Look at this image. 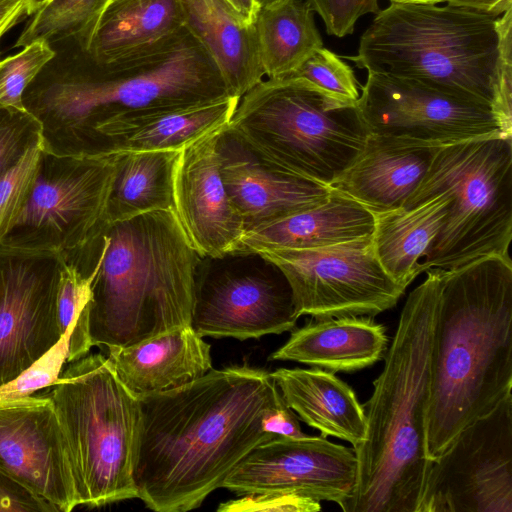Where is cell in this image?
Wrapping results in <instances>:
<instances>
[{
  "instance_id": "18",
  "label": "cell",
  "mask_w": 512,
  "mask_h": 512,
  "mask_svg": "<svg viewBox=\"0 0 512 512\" xmlns=\"http://www.w3.org/2000/svg\"><path fill=\"white\" fill-rule=\"evenodd\" d=\"M55 273L16 262L0 267V386L16 378L62 337Z\"/></svg>"
},
{
  "instance_id": "49",
  "label": "cell",
  "mask_w": 512,
  "mask_h": 512,
  "mask_svg": "<svg viewBox=\"0 0 512 512\" xmlns=\"http://www.w3.org/2000/svg\"><path fill=\"white\" fill-rule=\"evenodd\" d=\"M30 2H31V0H30Z\"/></svg>"
},
{
  "instance_id": "33",
  "label": "cell",
  "mask_w": 512,
  "mask_h": 512,
  "mask_svg": "<svg viewBox=\"0 0 512 512\" xmlns=\"http://www.w3.org/2000/svg\"><path fill=\"white\" fill-rule=\"evenodd\" d=\"M56 54L50 43L37 40L0 60V112L22 115L43 128L41 119L26 106L24 93Z\"/></svg>"
},
{
  "instance_id": "2",
  "label": "cell",
  "mask_w": 512,
  "mask_h": 512,
  "mask_svg": "<svg viewBox=\"0 0 512 512\" xmlns=\"http://www.w3.org/2000/svg\"><path fill=\"white\" fill-rule=\"evenodd\" d=\"M512 395V262L490 255L441 269L426 455L439 457L476 419Z\"/></svg>"
},
{
  "instance_id": "37",
  "label": "cell",
  "mask_w": 512,
  "mask_h": 512,
  "mask_svg": "<svg viewBox=\"0 0 512 512\" xmlns=\"http://www.w3.org/2000/svg\"><path fill=\"white\" fill-rule=\"evenodd\" d=\"M500 59L493 111L506 136L512 137V9L498 17Z\"/></svg>"
},
{
  "instance_id": "20",
  "label": "cell",
  "mask_w": 512,
  "mask_h": 512,
  "mask_svg": "<svg viewBox=\"0 0 512 512\" xmlns=\"http://www.w3.org/2000/svg\"><path fill=\"white\" fill-rule=\"evenodd\" d=\"M239 99L226 94L196 103L109 118L93 127V133L104 141L99 153L181 150L225 128Z\"/></svg>"
},
{
  "instance_id": "25",
  "label": "cell",
  "mask_w": 512,
  "mask_h": 512,
  "mask_svg": "<svg viewBox=\"0 0 512 512\" xmlns=\"http://www.w3.org/2000/svg\"><path fill=\"white\" fill-rule=\"evenodd\" d=\"M388 337L373 317L315 319L293 329L270 360L294 361L331 372H354L384 358Z\"/></svg>"
},
{
  "instance_id": "1",
  "label": "cell",
  "mask_w": 512,
  "mask_h": 512,
  "mask_svg": "<svg viewBox=\"0 0 512 512\" xmlns=\"http://www.w3.org/2000/svg\"><path fill=\"white\" fill-rule=\"evenodd\" d=\"M137 498L157 512L198 508L289 408L271 373L248 364L212 368L183 386L139 397Z\"/></svg>"
},
{
  "instance_id": "17",
  "label": "cell",
  "mask_w": 512,
  "mask_h": 512,
  "mask_svg": "<svg viewBox=\"0 0 512 512\" xmlns=\"http://www.w3.org/2000/svg\"><path fill=\"white\" fill-rule=\"evenodd\" d=\"M221 130L181 149L174 175L177 219L199 255L210 259L235 254L245 233L220 174L217 139Z\"/></svg>"
},
{
  "instance_id": "12",
  "label": "cell",
  "mask_w": 512,
  "mask_h": 512,
  "mask_svg": "<svg viewBox=\"0 0 512 512\" xmlns=\"http://www.w3.org/2000/svg\"><path fill=\"white\" fill-rule=\"evenodd\" d=\"M356 105L369 133L417 144L506 136L490 105L412 79L368 72Z\"/></svg>"
},
{
  "instance_id": "42",
  "label": "cell",
  "mask_w": 512,
  "mask_h": 512,
  "mask_svg": "<svg viewBox=\"0 0 512 512\" xmlns=\"http://www.w3.org/2000/svg\"><path fill=\"white\" fill-rule=\"evenodd\" d=\"M32 15L30 0H0V32L8 33Z\"/></svg>"
},
{
  "instance_id": "11",
  "label": "cell",
  "mask_w": 512,
  "mask_h": 512,
  "mask_svg": "<svg viewBox=\"0 0 512 512\" xmlns=\"http://www.w3.org/2000/svg\"><path fill=\"white\" fill-rule=\"evenodd\" d=\"M418 512H512V395L432 461Z\"/></svg>"
},
{
  "instance_id": "26",
  "label": "cell",
  "mask_w": 512,
  "mask_h": 512,
  "mask_svg": "<svg viewBox=\"0 0 512 512\" xmlns=\"http://www.w3.org/2000/svg\"><path fill=\"white\" fill-rule=\"evenodd\" d=\"M286 404L321 435L359 445L366 436L365 408L354 390L321 368H280L271 373Z\"/></svg>"
},
{
  "instance_id": "13",
  "label": "cell",
  "mask_w": 512,
  "mask_h": 512,
  "mask_svg": "<svg viewBox=\"0 0 512 512\" xmlns=\"http://www.w3.org/2000/svg\"><path fill=\"white\" fill-rule=\"evenodd\" d=\"M292 291L272 263L202 267L196 280L191 327L200 336L238 340L295 328Z\"/></svg>"
},
{
  "instance_id": "3",
  "label": "cell",
  "mask_w": 512,
  "mask_h": 512,
  "mask_svg": "<svg viewBox=\"0 0 512 512\" xmlns=\"http://www.w3.org/2000/svg\"><path fill=\"white\" fill-rule=\"evenodd\" d=\"M402 309L366 408V436L353 447L355 487L344 512H418L432 460L426 455L431 353L441 269L426 270Z\"/></svg>"
},
{
  "instance_id": "7",
  "label": "cell",
  "mask_w": 512,
  "mask_h": 512,
  "mask_svg": "<svg viewBox=\"0 0 512 512\" xmlns=\"http://www.w3.org/2000/svg\"><path fill=\"white\" fill-rule=\"evenodd\" d=\"M227 128L263 161L327 186L369 135L356 103L299 77L257 83L239 99Z\"/></svg>"
},
{
  "instance_id": "43",
  "label": "cell",
  "mask_w": 512,
  "mask_h": 512,
  "mask_svg": "<svg viewBox=\"0 0 512 512\" xmlns=\"http://www.w3.org/2000/svg\"><path fill=\"white\" fill-rule=\"evenodd\" d=\"M446 4L476 10L499 17L512 9V0H442Z\"/></svg>"
},
{
  "instance_id": "30",
  "label": "cell",
  "mask_w": 512,
  "mask_h": 512,
  "mask_svg": "<svg viewBox=\"0 0 512 512\" xmlns=\"http://www.w3.org/2000/svg\"><path fill=\"white\" fill-rule=\"evenodd\" d=\"M314 13L305 0H288L274 7L260 8L253 27L267 78L290 76L324 47Z\"/></svg>"
},
{
  "instance_id": "4",
  "label": "cell",
  "mask_w": 512,
  "mask_h": 512,
  "mask_svg": "<svg viewBox=\"0 0 512 512\" xmlns=\"http://www.w3.org/2000/svg\"><path fill=\"white\" fill-rule=\"evenodd\" d=\"M87 306L92 346L124 347L191 326L202 257L174 210L108 223Z\"/></svg>"
},
{
  "instance_id": "28",
  "label": "cell",
  "mask_w": 512,
  "mask_h": 512,
  "mask_svg": "<svg viewBox=\"0 0 512 512\" xmlns=\"http://www.w3.org/2000/svg\"><path fill=\"white\" fill-rule=\"evenodd\" d=\"M449 201L442 193L409 208L374 213V251L396 283L407 288L422 273L421 262L444 224Z\"/></svg>"
},
{
  "instance_id": "41",
  "label": "cell",
  "mask_w": 512,
  "mask_h": 512,
  "mask_svg": "<svg viewBox=\"0 0 512 512\" xmlns=\"http://www.w3.org/2000/svg\"><path fill=\"white\" fill-rule=\"evenodd\" d=\"M25 120L29 119L19 115L17 120L0 122V178L14 165L29 144L24 146Z\"/></svg>"
},
{
  "instance_id": "39",
  "label": "cell",
  "mask_w": 512,
  "mask_h": 512,
  "mask_svg": "<svg viewBox=\"0 0 512 512\" xmlns=\"http://www.w3.org/2000/svg\"><path fill=\"white\" fill-rule=\"evenodd\" d=\"M321 510L319 501L294 493L265 492L244 494L242 497L221 503L218 512H317Z\"/></svg>"
},
{
  "instance_id": "5",
  "label": "cell",
  "mask_w": 512,
  "mask_h": 512,
  "mask_svg": "<svg viewBox=\"0 0 512 512\" xmlns=\"http://www.w3.org/2000/svg\"><path fill=\"white\" fill-rule=\"evenodd\" d=\"M346 58L367 72L416 80L493 109L498 17L449 4L391 2Z\"/></svg>"
},
{
  "instance_id": "38",
  "label": "cell",
  "mask_w": 512,
  "mask_h": 512,
  "mask_svg": "<svg viewBox=\"0 0 512 512\" xmlns=\"http://www.w3.org/2000/svg\"><path fill=\"white\" fill-rule=\"evenodd\" d=\"M317 13L327 34L345 37L354 32L357 21L366 14H376L379 0H305Z\"/></svg>"
},
{
  "instance_id": "31",
  "label": "cell",
  "mask_w": 512,
  "mask_h": 512,
  "mask_svg": "<svg viewBox=\"0 0 512 512\" xmlns=\"http://www.w3.org/2000/svg\"><path fill=\"white\" fill-rule=\"evenodd\" d=\"M110 0H49L35 13L19 35L15 47L34 41L72 40L85 51L96 24Z\"/></svg>"
},
{
  "instance_id": "6",
  "label": "cell",
  "mask_w": 512,
  "mask_h": 512,
  "mask_svg": "<svg viewBox=\"0 0 512 512\" xmlns=\"http://www.w3.org/2000/svg\"><path fill=\"white\" fill-rule=\"evenodd\" d=\"M68 66L36 92L40 112L69 128L229 94L215 62L188 31L169 49L138 60L99 65L77 46Z\"/></svg>"
},
{
  "instance_id": "36",
  "label": "cell",
  "mask_w": 512,
  "mask_h": 512,
  "mask_svg": "<svg viewBox=\"0 0 512 512\" xmlns=\"http://www.w3.org/2000/svg\"><path fill=\"white\" fill-rule=\"evenodd\" d=\"M70 326L60 340L16 378L0 386V402L23 398L53 386L68 358Z\"/></svg>"
},
{
  "instance_id": "16",
  "label": "cell",
  "mask_w": 512,
  "mask_h": 512,
  "mask_svg": "<svg viewBox=\"0 0 512 512\" xmlns=\"http://www.w3.org/2000/svg\"><path fill=\"white\" fill-rule=\"evenodd\" d=\"M77 167L53 179L38 177L16 226L66 235L68 248L91 243L108 224L115 173L114 153L83 152Z\"/></svg>"
},
{
  "instance_id": "23",
  "label": "cell",
  "mask_w": 512,
  "mask_h": 512,
  "mask_svg": "<svg viewBox=\"0 0 512 512\" xmlns=\"http://www.w3.org/2000/svg\"><path fill=\"white\" fill-rule=\"evenodd\" d=\"M106 350L120 380L138 397L183 386L212 369L211 346L191 326Z\"/></svg>"
},
{
  "instance_id": "14",
  "label": "cell",
  "mask_w": 512,
  "mask_h": 512,
  "mask_svg": "<svg viewBox=\"0 0 512 512\" xmlns=\"http://www.w3.org/2000/svg\"><path fill=\"white\" fill-rule=\"evenodd\" d=\"M356 476L353 448L323 435L277 436L254 448L222 487L240 495L284 492L340 505L352 493Z\"/></svg>"
},
{
  "instance_id": "44",
  "label": "cell",
  "mask_w": 512,
  "mask_h": 512,
  "mask_svg": "<svg viewBox=\"0 0 512 512\" xmlns=\"http://www.w3.org/2000/svg\"><path fill=\"white\" fill-rule=\"evenodd\" d=\"M237 18L246 26H253L260 7L256 0H224Z\"/></svg>"
},
{
  "instance_id": "15",
  "label": "cell",
  "mask_w": 512,
  "mask_h": 512,
  "mask_svg": "<svg viewBox=\"0 0 512 512\" xmlns=\"http://www.w3.org/2000/svg\"><path fill=\"white\" fill-rule=\"evenodd\" d=\"M0 471L60 512L79 506L64 438L48 394L0 402Z\"/></svg>"
},
{
  "instance_id": "24",
  "label": "cell",
  "mask_w": 512,
  "mask_h": 512,
  "mask_svg": "<svg viewBox=\"0 0 512 512\" xmlns=\"http://www.w3.org/2000/svg\"><path fill=\"white\" fill-rule=\"evenodd\" d=\"M374 224L371 210L331 187L323 202L246 231L236 253L329 247L372 236Z\"/></svg>"
},
{
  "instance_id": "46",
  "label": "cell",
  "mask_w": 512,
  "mask_h": 512,
  "mask_svg": "<svg viewBox=\"0 0 512 512\" xmlns=\"http://www.w3.org/2000/svg\"><path fill=\"white\" fill-rule=\"evenodd\" d=\"M49 0H31L32 14L35 13L40 7H42Z\"/></svg>"
},
{
  "instance_id": "27",
  "label": "cell",
  "mask_w": 512,
  "mask_h": 512,
  "mask_svg": "<svg viewBox=\"0 0 512 512\" xmlns=\"http://www.w3.org/2000/svg\"><path fill=\"white\" fill-rule=\"evenodd\" d=\"M188 31L219 69L230 95L242 97L264 79L253 26H246L224 0H179Z\"/></svg>"
},
{
  "instance_id": "35",
  "label": "cell",
  "mask_w": 512,
  "mask_h": 512,
  "mask_svg": "<svg viewBox=\"0 0 512 512\" xmlns=\"http://www.w3.org/2000/svg\"><path fill=\"white\" fill-rule=\"evenodd\" d=\"M287 77L303 78L346 102L356 103L360 96L353 69L340 56L324 47Z\"/></svg>"
},
{
  "instance_id": "19",
  "label": "cell",
  "mask_w": 512,
  "mask_h": 512,
  "mask_svg": "<svg viewBox=\"0 0 512 512\" xmlns=\"http://www.w3.org/2000/svg\"><path fill=\"white\" fill-rule=\"evenodd\" d=\"M222 181L245 232L323 202L331 187L270 165L227 126L217 139Z\"/></svg>"
},
{
  "instance_id": "29",
  "label": "cell",
  "mask_w": 512,
  "mask_h": 512,
  "mask_svg": "<svg viewBox=\"0 0 512 512\" xmlns=\"http://www.w3.org/2000/svg\"><path fill=\"white\" fill-rule=\"evenodd\" d=\"M181 150L120 151L108 202V223L174 210V175Z\"/></svg>"
},
{
  "instance_id": "34",
  "label": "cell",
  "mask_w": 512,
  "mask_h": 512,
  "mask_svg": "<svg viewBox=\"0 0 512 512\" xmlns=\"http://www.w3.org/2000/svg\"><path fill=\"white\" fill-rule=\"evenodd\" d=\"M45 141L38 132L14 165L0 178V244L15 228L20 212L40 176Z\"/></svg>"
},
{
  "instance_id": "9",
  "label": "cell",
  "mask_w": 512,
  "mask_h": 512,
  "mask_svg": "<svg viewBox=\"0 0 512 512\" xmlns=\"http://www.w3.org/2000/svg\"><path fill=\"white\" fill-rule=\"evenodd\" d=\"M442 193L450 199L447 214L421 262L422 272L509 255L512 137L487 136L438 147L425 176L402 207Z\"/></svg>"
},
{
  "instance_id": "40",
  "label": "cell",
  "mask_w": 512,
  "mask_h": 512,
  "mask_svg": "<svg viewBox=\"0 0 512 512\" xmlns=\"http://www.w3.org/2000/svg\"><path fill=\"white\" fill-rule=\"evenodd\" d=\"M0 512H59V510L0 471Z\"/></svg>"
},
{
  "instance_id": "10",
  "label": "cell",
  "mask_w": 512,
  "mask_h": 512,
  "mask_svg": "<svg viewBox=\"0 0 512 512\" xmlns=\"http://www.w3.org/2000/svg\"><path fill=\"white\" fill-rule=\"evenodd\" d=\"M255 254L274 264L292 291L298 317H375L405 292L381 266L372 236L314 249L272 248Z\"/></svg>"
},
{
  "instance_id": "47",
  "label": "cell",
  "mask_w": 512,
  "mask_h": 512,
  "mask_svg": "<svg viewBox=\"0 0 512 512\" xmlns=\"http://www.w3.org/2000/svg\"><path fill=\"white\" fill-rule=\"evenodd\" d=\"M391 2H419V3H433L439 4L442 0H390Z\"/></svg>"
},
{
  "instance_id": "45",
  "label": "cell",
  "mask_w": 512,
  "mask_h": 512,
  "mask_svg": "<svg viewBox=\"0 0 512 512\" xmlns=\"http://www.w3.org/2000/svg\"><path fill=\"white\" fill-rule=\"evenodd\" d=\"M260 8H269L280 5L288 0H256Z\"/></svg>"
},
{
  "instance_id": "8",
  "label": "cell",
  "mask_w": 512,
  "mask_h": 512,
  "mask_svg": "<svg viewBox=\"0 0 512 512\" xmlns=\"http://www.w3.org/2000/svg\"><path fill=\"white\" fill-rule=\"evenodd\" d=\"M61 428L79 505L137 498L134 471L142 405L103 354L63 367L48 394Z\"/></svg>"
},
{
  "instance_id": "32",
  "label": "cell",
  "mask_w": 512,
  "mask_h": 512,
  "mask_svg": "<svg viewBox=\"0 0 512 512\" xmlns=\"http://www.w3.org/2000/svg\"><path fill=\"white\" fill-rule=\"evenodd\" d=\"M96 271L95 265L88 273H83L75 265L67 263L57 269L56 302L62 333L74 325L69 339V362L86 356L92 347L87 306L91 300Z\"/></svg>"
},
{
  "instance_id": "22",
  "label": "cell",
  "mask_w": 512,
  "mask_h": 512,
  "mask_svg": "<svg viewBox=\"0 0 512 512\" xmlns=\"http://www.w3.org/2000/svg\"><path fill=\"white\" fill-rule=\"evenodd\" d=\"M179 0H110L82 51L107 65L163 52L186 33Z\"/></svg>"
},
{
  "instance_id": "48",
  "label": "cell",
  "mask_w": 512,
  "mask_h": 512,
  "mask_svg": "<svg viewBox=\"0 0 512 512\" xmlns=\"http://www.w3.org/2000/svg\"><path fill=\"white\" fill-rule=\"evenodd\" d=\"M6 33L4 32H0V40L2 39V37L5 35Z\"/></svg>"
},
{
  "instance_id": "21",
  "label": "cell",
  "mask_w": 512,
  "mask_h": 512,
  "mask_svg": "<svg viewBox=\"0 0 512 512\" xmlns=\"http://www.w3.org/2000/svg\"><path fill=\"white\" fill-rule=\"evenodd\" d=\"M437 149L369 133L361 153L330 187L373 213L400 208L425 176Z\"/></svg>"
}]
</instances>
